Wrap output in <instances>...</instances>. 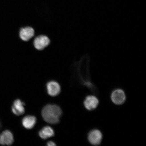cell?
<instances>
[{
  "label": "cell",
  "instance_id": "3957f363",
  "mask_svg": "<svg viewBox=\"0 0 146 146\" xmlns=\"http://www.w3.org/2000/svg\"><path fill=\"white\" fill-rule=\"evenodd\" d=\"M111 98L113 103L115 104L120 105L125 103L126 97L123 90L120 89H116L111 93Z\"/></svg>",
  "mask_w": 146,
  "mask_h": 146
},
{
  "label": "cell",
  "instance_id": "7a4b0ae2",
  "mask_svg": "<svg viewBox=\"0 0 146 146\" xmlns=\"http://www.w3.org/2000/svg\"><path fill=\"white\" fill-rule=\"evenodd\" d=\"M103 138V135L101 131L97 129L90 131L87 136L88 140L89 143L94 146L100 145Z\"/></svg>",
  "mask_w": 146,
  "mask_h": 146
},
{
  "label": "cell",
  "instance_id": "7c38bea8",
  "mask_svg": "<svg viewBox=\"0 0 146 146\" xmlns=\"http://www.w3.org/2000/svg\"><path fill=\"white\" fill-rule=\"evenodd\" d=\"M47 145L48 146H56L55 143L52 141H49L47 143Z\"/></svg>",
  "mask_w": 146,
  "mask_h": 146
},
{
  "label": "cell",
  "instance_id": "8fae6325",
  "mask_svg": "<svg viewBox=\"0 0 146 146\" xmlns=\"http://www.w3.org/2000/svg\"><path fill=\"white\" fill-rule=\"evenodd\" d=\"M39 134L41 138L46 139L54 136V132L52 128L49 126H46L40 130Z\"/></svg>",
  "mask_w": 146,
  "mask_h": 146
},
{
  "label": "cell",
  "instance_id": "277c9868",
  "mask_svg": "<svg viewBox=\"0 0 146 146\" xmlns=\"http://www.w3.org/2000/svg\"><path fill=\"white\" fill-rule=\"evenodd\" d=\"M99 104V100L98 98L92 95L86 96L84 101V106L89 111H92L96 109Z\"/></svg>",
  "mask_w": 146,
  "mask_h": 146
},
{
  "label": "cell",
  "instance_id": "8992f818",
  "mask_svg": "<svg viewBox=\"0 0 146 146\" xmlns=\"http://www.w3.org/2000/svg\"><path fill=\"white\" fill-rule=\"evenodd\" d=\"M13 142V135L10 131H5L0 135V144L1 145H11Z\"/></svg>",
  "mask_w": 146,
  "mask_h": 146
},
{
  "label": "cell",
  "instance_id": "30bf717a",
  "mask_svg": "<svg viewBox=\"0 0 146 146\" xmlns=\"http://www.w3.org/2000/svg\"><path fill=\"white\" fill-rule=\"evenodd\" d=\"M36 118L33 116H27L25 117L22 120V124L25 128L31 129L33 128L36 123Z\"/></svg>",
  "mask_w": 146,
  "mask_h": 146
},
{
  "label": "cell",
  "instance_id": "9c48e42d",
  "mask_svg": "<svg viewBox=\"0 0 146 146\" xmlns=\"http://www.w3.org/2000/svg\"><path fill=\"white\" fill-rule=\"evenodd\" d=\"M25 104L20 100H17L14 102L12 106V112L17 116L21 115L25 112Z\"/></svg>",
  "mask_w": 146,
  "mask_h": 146
},
{
  "label": "cell",
  "instance_id": "4fadbf2b",
  "mask_svg": "<svg viewBox=\"0 0 146 146\" xmlns=\"http://www.w3.org/2000/svg\"><path fill=\"white\" fill-rule=\"evenodd\" d=\"M0 127H1V124H0Z\"/></svg>",
  "mask_w": 146,
  "mask_h": 146
},
{
  "label": "cell",
  "instance_id": "ba28073f",
  "mask_svg": "<svg viewBox=\"0 0 146 146\" xmlns=\"http://www.w3.org/2000/svg\"><path fill=\"white\" fill-rule=\"evenodd\" d=\"M33 29L31 27H26L21 28L19 33L20 37L23 40L28 41L34 35Z\"/></svg>",
  "mask_w": 146,
  "mask_h": 146
},
{
  "label": "cell",
  "instance_id": "6da1fadb",
  "mask_svg": "<svg viewBox=\"0 0 146 146\" xmlns=\"http://www.w3.org/2000/svg\"><path fill=\"white\" fill-rule=\"evenodd\" d=\"M62 112L58 106L48 104L44 107L42 111V115L46 122L56 124L59 123Z\"/></svg>",
  "mask_w": 146,
  "mask_h": 146
},
{
  "label": "cell",
  "instance_id": "5b68a950",
  "mask_svg": "<svg viewBox=\"0 0 146 146\" xmlns=\"http://www.w3.org/2000/svg\"><path fill=\"white\" fill-rule=\"evenodd\" d=\"M50 43V40L47 36L41 35L37 36L35 39L34 45L37 50H42L48 46Z\"/></svg>",
  "mask_w": 146,
  "mask_h": 146
},
{
  "label": "cell",
  "instance_id": "52a82bcc",
  "mask_svg": "<svg viewBox=\"0 0 146 146\" xmlns=\"http://www.w3.org/2000/svg\"><path fill=\"white\" fill-rule=\"evenodd\" d=\"M47 92L50 96H56L60 94L61 88L59 84L55 81L48 82L46 85Z\"/></svg>",
  "mask_w": 146,
  "mask_h": 146
}]
</instances>
